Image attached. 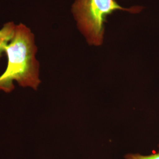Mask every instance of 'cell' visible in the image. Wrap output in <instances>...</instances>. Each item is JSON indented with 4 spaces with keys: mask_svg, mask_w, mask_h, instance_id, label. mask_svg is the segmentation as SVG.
<instances>
[{
    "mask_svg": "<svg viewBox=\"0 0 159 159\" xmlns=\"http://www.w3.org/2000/svg\"><path fill=\"white\" fill-rule=\"evenodd\" d=\"M37 51L31 30L21 23L16 25L11 40L4 48L7 66L0 75V90L11 92L14 89V81L23 87L37 89L41 81L40 65L35 58Z\"/></svg>",
    "mask_w": 159,
    "mask_h": 159,
    "instance_id": "1",
    "label": "cell"
},
{
    "mask_svg": "<svg viewBox=\"0 0 159 159\" xmlns=\"http://www.w3.org/2000/svg\"><path fill=\"white\" fill-rule=\"evenodd\" d=\"M142 7L124 8L115 0H75L72 12L78 27L84 35L90 45L100 46L104 32V24L106 17L116 10L137 13L142 10Z\"/></svg>",
    "mask_w": 159,
    "mask_h": 159,
    "instance_id": "2",
    "label": "cell"
},
{
    "mask_svg": "<svg viewBox=\"0 0 159 159\" xmlns=\"http://www.w3.org/2000/svg\"><path fill=\"white\" fill-rule=\"evenodd\" d=\"M16 25L13 22H9L4 24L3 27L0 30V58L4 48L11 40L15 31Z\"/></svg>",
    "mask_w": 159,
    "mask_h": 159,
    "instance_id": "3",
    "label": "cell"
},
{
    "mask_svg": "<svg viewBox=\"0 0 159 159\" xmlns=\"http://www.w3.org/2000/svg\"><path fill=\"white\" fill-rule=\"evenodd\" d=\"M125 159H159V150L156 153L148 156H143L140 154H127L125 156Z\"/></svg>",
    "mask_w": 159,
    "mask_h": 159,
    "instance_id": "4",
    "label": "cell"
}]
</instances>
